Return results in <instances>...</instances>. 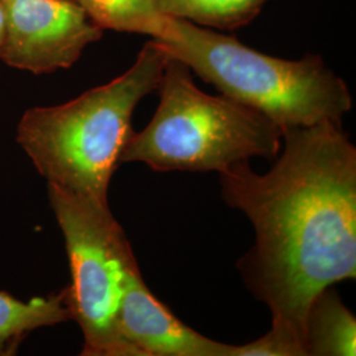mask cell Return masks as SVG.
Segmentation results:
<instances>
[{
    "mask_svg": "<svg viewBox=\"0 0 356 356\" xmlns=\"http://www.w3.org/2000/svg\"><path fill=\"white\" fill-rule=\"evenodd\" d=\"M118 329L138 356H229L231 344L185 325L153 294L138 261L129 268L118 312Z\"/></svg>",
    "mask_w": 356,
    "mask_h": 356,
    "instance_id": "52a82bcc",
    "label": "cell"
},
{
    "mask_svg": "<svg viewBox=\"0 0 356 356\" xmlns=\"http://www.w3.org/2000/svg\"><path fill=\"white\" fill-rule=\"evenodd\" d=\"M64 235L72 282L65 289L72 319L83 334V356H138L118 329L128 270L138 260L108 204L48 185Z\"/></svg>",
    "mask_w": 356,
    "mask_h": 356,
    "instance_id": "5b68a950",
    "label": "cell"
},
{
    "mask_svg": "<svg viewBox=\"0 0 356 356\" xmlns=\"http://www.w3.org/2000/svg\"><path fill=\"white\" fill-rule=\"evenodd\" d=\"M168 58L151 38L111 82L64 104L26 110L16 140L48 185L108 204L111 178L134 132V111L159 88Z\"/></svg>",
    "mask_w": 356,
    "mask_h": 356,
    "instance_id": "7a4b0ae2",
    "label": "cell"
},
{
    "mask_svg": "<svg viewBox=\"0 0 356 356\" xmlns=\"http://www.w3.org/2000/svg\"><path fill=\"white\" fill-rule=\"evenodd\" d=\"M273 161L264 175L248 161L226 169L220 193L254 229V245L238 268L272 314L263 353L306 356L310 304L356 277V147L341 123L326 120L284 128Z\"/></svg>",
    "mask_w": 356,
    "mask_h": 356,
    "instance_id": "6da1fadb",
    "label": "cell"
},
{
    "mask_svg": "<svg viewBox=\"0 0 356 356\" xmlns=\"http://www.w3.org/2000/svg\"><path fill=\"white\" fill-rule=\"evenodd\" d=\"M90 19L104 29L139 33L156 38L168 16L159 11L156 0H74Z\"/></svg>",
    "mask_w": 356,
    "mask_h": 356,
    "instance_id": "30bf717a",
    "label": "cell"
},
{
    "mask_svg": "<svg viewBox=\"0 0 356 356\" xmlns=\"http://www.w3.org/2000/svg\"><path fill=\"white\" fill-rule=\"evenodd\" d=\"M306 356H355L356 318L332 286L310 304L305 322Z\"/></svg>",
    "mask_w": 356,
    "mask_h": 356,
    "instance_id": "ba28073f",
    "label": "cell"
},
{
    "mask_svg": "<svg viewBox=\"0 0 356 356\" xmlns=\"http://www.w3.org/2000/svg\"><path fill=\"white\" fill-rule=\"evenodd\" d=\"M7 35V10L4 0H0V53L3 51Z\"/></svg>",
    "mask_w": 356,
    "mask_h": 356,
    "instance_id": "7c38bea8",
    "label": "cell"
},
{
    "mask_svg": "<svg viewBox=\"0 0 356 356\" xmlns=\"http://www.w3.org/2000/svg\"><path fill=\"white\" fill-rule=\"evenodd\" d=\"M268 0H156L159 11L197 26L234 29L251 23Z\"/></svg>",
    "mask_w": 356,
    "mask_h": 356,
    "instance_id": "8fae6325",
    "label": "cell"
},
{
    "mask_svg": "<svg viewBox=\"0 0 356 356\" xmlns=\"http://www.w3.org/2000/svg\"><path fill=\"white\" fill-rule=\"evenodd\" d=\"M72 319L65 289L49 297L20 301L0 292V355H13L26 335Z\"/></svg>",
    "mask_w": 356,
    "mask_h": 356,
    "instance_id": "9c48e42d",
    "label": "cell"
},
{
    "mask_svg": "<svg viewBox=\"0 0 356 356\" xmlns=\"http://www.w3.org/2000/svg\"><path fill=\"white\" fill-rule=\"evenodd\" d=\"M7 35L0 60L8 66L49 74L76 64L103 29L74 0H4Z\"/></svg>",
    "mask_w": 356,
    "mask_h": 356,
    "instance_id": "8992f818",
    "label": "cell"
},
{
    "mask_svg": "<svg viewBox=\"0 0 356 356\" xmlns=\"http://www.w3.org/2000/svg\"><path fill=\"white\" fill-rule=\"evenodd\" d=\"M152 40L222 95L266 115L281 129L326 120L342 124L353 108L348 86L317 54L282 60L169 16Z\"/></svg>",
    "mask_w": 356,
    "mask_h": 356,
    "instance_id": "3957f363",
    "label": "cell"
},
{
    "mask_svg": "<svg viewBox=\"0 0 356 356\" xmlns=\"http://www.w3.org/2000/svg\"><path fill=\"white\" fill-rule=\"evenodd\" d=\"M157 90V110L147 127L132 132L120 164L141 163L163 173H222L252 157L279 156V124L229 97L198 89L189 66L177 58L169 56Z\"/></svg>",
    "mask_w": 356,
    "mask_h": 356,
    "instance_id": "277c9868",
    "label": "cell"
}]
</instances>
